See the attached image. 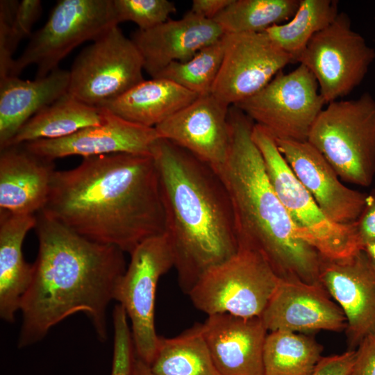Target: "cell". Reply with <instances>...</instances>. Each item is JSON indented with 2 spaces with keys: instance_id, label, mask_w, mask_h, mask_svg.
<instances>
[{
  "instance_id": "f546056e",
  "label": "cell",
  "mask_w": 375,
  "mask_h": 375,
  "mask_svg": "<svg viewBox=\"0 0 375 375\" xmlns=\"http://www.w3.org/2000/svg\"><path fill=\"white\" fill-rule=\"evenodd\" d=\"M226 45L225 33L184 62L171 63L154 78L169 80L199 96L211 93Z\"/></svg>"
},
{
  "instance_id": "ac0fdd59",
  "label": "cell",
  "mask_w": 375,
  "mask_h": 375,
  "mask_svg": "<svg viewBox=\"0 0 375 375\" xmlns=\"http://www.w3.org/2000/svg\"><path fill=\"white\" fill-rule=\"evenodd\" d=\"M106 110V119L101 124L65 138L23 144L33 153L52 161L70 156L88 158L117 153L151 155V148L160 138L155 128L131 122Z\"/></svg>"
},
{
  "instance_id": "2e32d148",
  "label": "cell",
  "mask_w": 375,
  "mask_h": 375,
  "mask_svg": "<svg viewBox=\"0 0 375 375\" xmlns=\"http://www.w3.org/2000/svg\"><path fill=\"white\" fill-rule=\"evenodd\" d=\"M229 108L212 93L201 95L154 128L160 138L188 151L217 172L229 149Z\"/></svg>"
},
{
  "instance_id": "e575fe53",
  "label": "cell",
  "mask_w": 375,
  "mask_h": 375,
  "mask_svg": "<svg viewBox=\"0 0 375 375\" xmlns=\"http://www.w3.org/2000/svg\"><path fill=\"white\" fill-rule=\"evenodd\" d=\"M356 357V349L342 354L322 357L312 375H350Z\"/></svg>"
},
{
  "instance_id": "836d02e7",
  "label": "cell",
  "mask_w": 375,
  "mask_h": 375,
  "mask_svg": "<svg viewBox=\"0 0 375 375\" xmlns=\"http://www.w3.org/2000/svg\"><path fill=\"white\" fill-rule=\"evenodd\" d=\"M19 1H0V79L9 76L14 59L10 51L12 22Z\"/></svg>"
},
{
  "instance_id": "8d00e7d4",
  "label": "cell",
  "mask_w": 375,
  "mask_h": 375,
  "mask_svg": "<svg viewBox=\"0 0 375 375\" xmlns=\"http://www.w3.org/2000/svg\"><path fill=\"white\" fill-rule=\"evenodd\" d=\"M350 375H375V334L365 338L356 349Z\"/></svg>"
},
{
  "instance_id": "5b68a950",
  "label": "cell",
  "mask_w": 375,
  "mask_h": 375,
  "mask_svg": "<svg viewBox=\"0 0 375 375\" xmlns=\"http://www.w3.org/2000/svg\"><path fill=\"white\" fill-rule=\"evenodd\" d=\"M345 182L369 186L375 176V99L327 104L313 123L308 140Z\"/></svg>"
},
{
  "instance_id": "f35d334b",
  "label": "cell",
  "mask_w": 375,
  "mask_h": 375,
  "mask_svg": "<svg viewBox=\"0 0 375 375\" xmlns=\"http://www.w3.org/2000/svg\"><path fill=\"white\" fill-rule=\"evenodd\" d=\"M132 375H153L150 366L147 362L135 356Z\"/></svg>"
},
{
  "instance_id": "ffe728a7",
  "label": "cell",
  "mask_w": 375,
  "mask_h": 375,
  "mask_svg": "<svg viewBox=\"0 0 375 375\" xmlns=\"http://www.w3.org/2000/svg\"><path fill=\"white\" fill-rule=\"evenodd\" d=\"M224 34L214 20L189 11L181 19H168L149 30L138 29L131 39L142 57L144 69L154 78L171 63L189 60Z\"/></svg>"
},
{
  "instance_id": "30bf717a",
  "label": "cell",
  "mask_w": 375,
  "mask_h": 375,
  "mask_svg": "<svg viewBox=\"0 0 375 375\" xmlns=\"http://www.w3.org/2000/svg\"><path fill=\"white\" fill-rule=\"evenodd\" d=\"M131 261L117 285L114 300L131 323L135 355L150 365L159 337L155 328V301L160 277L174 267V253L164 233L147 239L131 253Z\"/></svg>"
},
{
  "instance_id": "7a4b0ae2",
  "label": "cell",
  "mask_w": 375,
  "mask_h": 375,
  "mask_svg": "<svg viewBox=\"0 0 375 375\" xmlns=\"http://www.w3.org/2000/svg\"><path fill=\"white\" fill-rule=\"evenodd\" d=\"M35 217L39 249L20 304L18 347L40 341L52 327L78 312L90 319L104 342L107 308L127 267L124 252L79 235L42 210Z\"/></svg>"
},
{
  "instance_id": "4316f807",
  "label": "cell",
  "mask_w": 375,
  "mask_h": 375,
  "mask_svg": "<svg viewBox=\"0 0 375 375\" xmlns=\"http://www.w3.org/2000/svg\"><path fill=\"white\" fill-rule=\"evenodd\" d=\"M322 351L320 344L304 333L269 331L263 349L265 375H312Z\"/></svg>"
},
{
  "instance_id": "4dcf8cb0",
  "label": "cell",
  "mask_w": 375,
  "mask_h": 375,
  "mask_svg": "<svg viewBox=\"0 0 375 375\" xmlns=\"http://www.w3.org/2000/svg\"><path fill=\"white\" fill-rule=\"evenodd\" d=\"M118 23L132 22L140 30H149L168 20L176 10L168 0H113Z\"/></svg>"
},
{
  "instance_id": "9c48e42d",
  "label": "cell",
  "mask_w": 375,
  "mask_h": 375,
  "mask_svg": "<svg viewBox=\"0 0 375 375\" xmlns=\"http://www.w3.org/2000/svg\"><path fill=\"white\" fill-rule=\"evenodd\" d=\"M143 70L139 50L116 25L77 56L69 70L68 93L102 108L143 81Z\"/></svg>"
},
{
  "instance_id": "9a60e30c",
  "label": "cell",
  "mask_w": 375,
  "mask_h": 375,
  "mask_svg": "<svg viewBox=\"0 0 375 375\" xmlns=\"http://www.w3.org/2000/svg\"><path fill=\"white\" fill-rule=\"evenodd\" d=\"M331 297L319 283L280 278L260 318L268 332H340L347 328V319Z\"/></svg>"
},
{
  "instance_id": "f1b7e54d",
  "label": "cell",
  "mask_w": 375,
  "mask_h": 375,
  "mask_svg": "<svg viewBox=\"0 0 375 375\" xmlns=\"http://www.w3.org/2000/svg\"><path fill=\"white\" fill-rule=\"evenodd\" d=\"M299 0H232L213 20L225 33H263L289 21Z\"/></svg>"
},
{
  "instance_id": "d590c367",
  "label": "cell",
  "mask_w": 375,
  "mask_h": 375,
  "mask_svg": "<svg viewBox=\"0 0 375 375\" xmlns=\"http://www.w3.org/2000/svg\"><path fill=\"white\" fill-rule=\"evenodd\" d=\"M355 223L362 249L375 242V189L367 194L363 210Z\"/></svg>"
},
{
  "instance_id": "7c38bea8",
  "label": "cell",
  "mask_w": 375,
  "mask_h": 375,
  "mask_svg": "<svg viewBox=\"0 0 375 375\" xmlns=\"http://www.w3.org/2000/svg\"><path fill=\"white\" fill-rule=\"evenodd\" d=\"M375 49L354 31L345 12H339L312 36L299 59L313 74L326 103L349 94L364 80Z\"/></svg>"
},
{
  "instance_id": "ba28073f",
  "label": "cell",
  "mask_w": 375,
  "mask_h": 375,
  "mask_svg": "<svg viewBox=\"0 0 375 375\" xmlns=\"http://www.w3.org/2000/svg\"><path fill=\"white\" fill-rule=\"evenodd\" d=\"M113 0H60L44 26L34 33L22 54L14 59L9 76L36 66L35 78L58 69V65L83 42L99 38L118 25Z\"/></svg>"
},
{
  "instance_id": "277c9868",
  "label": "cell",
  "mask_w": 375,
  "mask_h": 375,
  "mask_svg": "<svg viewBox=\"0 0 375 375\" xmlns=\"http://www.w3.org/2000/svg\"><path fill=\"white\" fill-rule=\"evenodd\" d=\"M228 123V156L217 173L231 200L239 245L260 252L281 278L319 283L322 257L296 235L253 140L255 123L235 106L229 108Z\"/></svg>"
},
{
  "instance_id": "484cf974",
  "label": "cell",
  "mask_w": 375,
  "mask_h": 375,
  "mask_svg": "<svg viewBox=\"0 0 375 375\" xmlns=\"http://www.w3.org/2000/svg\"><path fill=\"white\" fill-rule=\"evenodd\" d=\"M149 366L153 375H221L203 336L201 324L174 338L160 336Z\"/></svg>"
},
{
  "instance_id": "7402d4cb",
  "label": "cell",
  "mask_w": 375,
  "mask_h": 375,
  "mask_svg": "<svg viewBox=\"0 0 375 375\" xmlns=\"http://www.w3.org/2000/svg\"><path fill=\"white\" fill-rule=\"evenodd\" d=\"M69 72L57 69L33 81L16 76L0 79V147L32 117L68 92Z\"/></svg>"
},
{
  "instance_id": "d6986e66",
  "label": "cell",
  "mask_w": 375,
  "mask_h": 375,
  "mask_svg": "<svg viewBox=\"0 0 375 375\" xmlns=\"http://www.w3.org/2000/svg\"><path fill=\"white\" fill-rule=\"evenodd\" d=\"M201 325L221 375H265L263 349L268 331L260 317L215 314Z\"/></svg>"
},
{
  "instance_id": "1f68e13d",
  "label": "cell",
  "mask_w": 375,
  "mask_h": 375,
  "mask_svg": "<svg viewBox=\"0 0 375 375\" xmlns=\"http://www.w3.org/2000/svg\"><path fill=\"white\" fill-rule=\"evenodd\" d=\"M127 319L123 314L113 317L114 343L110 375H132L135 351Z\"/></svg>"
},
{
  "instance_id": "e0dca14e",
  "label": "cell",
  "mask_w": 375,
  "mask_h": 375,
  "mask_svg": "<svg viewBox=\"0 0 375 375\" xmlns=\"http://www.w3.org/2000/svg\"><path fill=\"white\" fill-rule=\"evenodd\" d=\"M275 140L296 177L329 219L340 224H351L358 219L367 193L343 185L326 158L308 141Z\"/></svg>"
},
{
  "instance_id": "74e56055",
  "label": "cell",
  "mask_w": 375,
  "mask_h": 375,
  "mask_svg": "<svg viewBox=\"0 0 375 375\" xmlns=\"http://www.w3.org/2000/svg\"><path fill=\"white\" fill-rule=\"evenodd\" d=\"M231 1L232 0H193L190 11L199 17L213 20Z\"/></svg>"
},
{
  "instance_id": "44dd1931",
  "label": "cell",
  "mask_w": 375,
  "mask_h": 375,
  "mask_svg": "<svg viewBox=\"0 0 375 375\" xmlns=\"http://www.w3.org/2000/svg\"><path fill=\"white\" fill-rule=\"evenodd\" d=\"M54 162L23 144L1 149L0 215H35L45 207Z\"/></svg>"
},
{
  "instance_id": "8992f818",
  "label": "cell",
  "mask_w": 375,
  "mask_h": 375,
  "mask_svg": "<svg viewBox=\"0 0 375 375\" xmlns=\"http://www.w3.org/2000/svg\"><path fill=\"white\" fill-rule=\"evenodd\" d=\"M252 138L263 158L265 170L277 196L288 212L300 240L324 258L340 259L362 250L355 222H332L296 177L279 151L273 135L254 124Z\"/></svg>"
},
{
  "instance_id": "603a6c76",
  "label": "cell",
  "mask_w": 375,
  "mask_h": 375,
  "mask_svg": "<svg viewBox=\"0 0 375 375\" xmlns=\"http://www.w3.org/2000/svg\"><path fill=\"white\" fill-rule=\"evenodd\" d=\"M35 224V215H0V317L8 323L15 321L32 281L33 266L24 260L22 244Z\"/></svg>"
},
{
  "instance_id": "52a82bcc",
  "label": "cell",
  "mask_w": 375,
  "mask_h": 375,
  "mask_svg": "<svg viewBox=\"0 0 375 375\" xmlns=\"http://www.w3.org/2000/svg\"><path fill=\"white\" fill-rule=\"evenodd\" d=\"M280 278L260 252L239 245L234 256L207 271L188 294L208 316L260 317Z\"/></svg>"
},
{
  "instance_id": "4fadbf2b",
  "label": "cell",
  "mask_w": 375,
  "mask_h": 375,
  "mask_svg": "<svg viewBox=\"0 0 375 375\" xmlns=\"http://www.w3.org/2000/svg\"><path fill=\"white\" fill-rule=\"evenodd\" d=\"M226 34L224 56L211 93L228 106L254 95L295 62L265 32Z\"/></svg>"
},
{
  "instance_id": "cb8c5ba5",
  "label": "cell",
  "mask_w": 375,
  "mask_h": 375,
  "mask_svg": "<svg viewBox=\"0 0 375 375\" xmlns=\"http://www.w3.org/2000/svg\"><path fill=\"white\" fill-rule=\"evenodd\" d=\"M198 97L173 81L152 78L137 84L102 108L131 122L154 128Z\"/></svg>"
},
{
  "instance_id": "5bb4252c",
  "label": "cell",
  "mask_w": 375,
  "mask_h": 375,
  "mask_svg": "<svg viewBox=\"0 0 375 375\" xmlns=\"http://www.w3.org/2000/svg\"><path fill=\"white\" fill-rule=\"evenodd\" d=\"M318 279L343 311L349 350H355L375 334L374 267L362 249L344 258L322 257Z\"/></svg>"
},
{
  "instance_id": "6da1fadb",
  "label": "cell",
  "mask_w": 375,
  "mask_h": 375,
  "mask_svg": "<svg viewBox=\"0 0 375 375\" xmlns=\"http://www.w3.org/2000/svg\"><path fill=\"white\" fill-rule=\"evenodd\" d=\"M42 211L90 240L128 253L165 230L151 155L92 156L74 169L56 170Z\"/></svg>"
},
{
  "instance_id": "d6a6232c",
  "label": "cell",
  "mask_w": 375,
  "mask_h": 375,
  "mask_svg": "<svg viewBox=\"0 0 375 375\" xmlns=\"http://www.w3.org/2000/svg\"><path fill=\"white\" fill-rule=\"evenodd\" d=\"M40 0H23L19 2L12 22L10 51L13 55L19 43L31 35V29L42 12Z\"/></svg>"
},
{
  "instance_id": "d4e9b609",
  "label": "cell",
  "mask_w": 375,
  "mask_h": 375,
  "mask_svg": "<svg viewBox=\"0 0 375 375\" xmlns=\"http://www.w3.org/2000/svg\"><path fill=\"white\" fill-rule=\"evenodd\" d=\"M106 112V109L86 104L67 92L27 121L6 147L72 135L103 123Z\"/></svg>"
},
{
  "instance_id": "ab89813d",
  "label": "cell",
  "mask_w": 375,
  "mask_h": 375,
  "mask_svg": "<svg viewBox=\"0 0 375 375\" xmlns=\"http://www.w3.org/2000/svg\"><path fill=\"white\" fill-rule=\"evenodd\" d=\"M362 250L365 252L369 260L375 269V242L365 245Z\"/></svg>"
},
{
  "instance_id": "3957f363",
  "label": "cell",
  "mask_w": 375,
  "mask_h": 375,
  "mask_svg": "<svg viewBox=\"0 0 375 375\" xmlns=\"http://www.w3.org/2000/svg\"><path fill=\"white\" fill-rule=\"evenodd\" d=\"M159 178L167 235L182 289L188 292L239 249L227 188L209 165L162 138L151 151Z\"/></svg>"
},
{
  "instance_id": "83f0119b",
  "label": "cell",
  "mask_w": 375,
  "mask_h": 375,
  "mask_svg": "<svg viewBox=\"0 0 375 375\" xmlns=\"http://www.w3.org/2000/svg\"><path fill=\"white\" fill-rule=\"evenodd\" d=\"M338 2L334 0H299L291 19L275 24L265 31L281 49L299 59L314 35L328 26L338 15Z\"/></svg>"
},
{
  "instance_id": "8fae6325",
  "label": "cell",
  "mask_w": 375,
  "mask_h": 375,
  "mask_svg": "<svg viewBox=\"0 0 375 375\" xmlns=\"http://www.w3.org/2000/svg\"><path fill=\"white\" fill-rule=\"evenodd\" d=\"M326 104L316 78L303 65L279 72L254 95L234 105L275 139L307 141Z\"/></svg>"
}]
</instances>
